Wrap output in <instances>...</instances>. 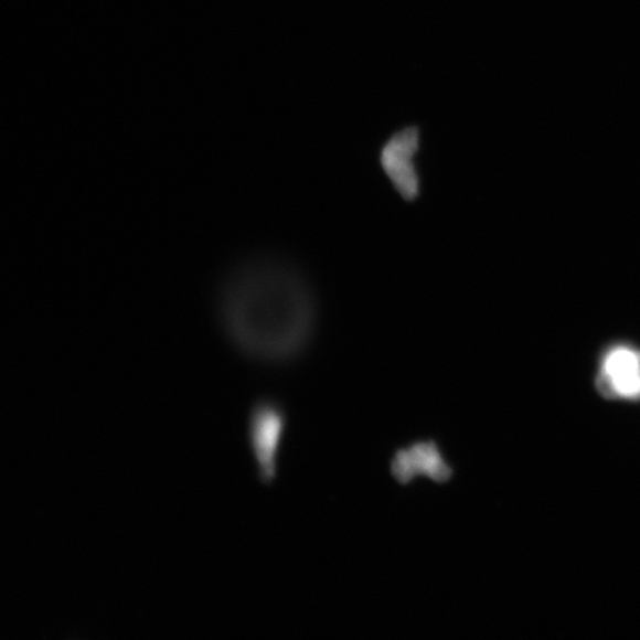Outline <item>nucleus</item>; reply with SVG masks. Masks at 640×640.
I'll return each instance as SVG.
<instances>
[{"instance_id":"f257e3e1","label":"nucleus","mask_w":640,"mask_h":640,"mask_svg":"<svg viewBox=\"0 0 640 640\" xmlns=\"http://www.w3.org/2000/svg\"><path fill=\"white\" fill-rule=\"evenodd\" d=\"M218 311L233 344L266 362L298 356L309 345L317 320L308 281L290 264L268 256L231 271L220 292Z\"/></svg>"},{"instance_id":"f03ea898","label":"nucleus","mask_w":640,"mask_h":640,"mask_svg":"<svg viewBox=\"0 0 640 640\" xmlns=\"http://www.w3.org/2000/svg\"><path fill=\"white\" fill-rule=\"evenodd\" d=\"M420 135L416 127L397 132L381 151V166L394 188L407 201L420 195V178L415 156L419 151Z\"/></svg>"},{"instance_id":"39448f33","label":"nucleus","mask_w":640,"mask_h":640,"mask_svg":"<svg viewBox=\"0 0 640 640\" xmlns=\"http://www.w3.org/2000/svg\"><path fill=\"white\" fill-rule=\"evenodd\" d=\"M285 426V415L277 407L265 406L253 415L250 441L265 479L274 478L276 474L277 456Z\"/></svg>"},{"instance_id":"7ed1b4c3","label":"nucleus","mask_w":640,"mask_h":640,"mask_svg":"<svg viewBox=\"0 0 640 640\" xmlns=\"http://www.w3.org/2000/svg\"><path fill=\"white\" fill-rule=\"evenodd\" d=\"M599 393L608 399H640V351L628 345L608 349L597 377Z\"/></svg>"},{"instance_id":"20e7f679","label":"nucleus","mask_w":640,"mask_h":640,"mask_svg":"<svg viewBox=\"0 0 640 640\" xmlns=\"http://www.w3.org/2000/svg\"><path fill=\"white\" fill-rule=\"evenodd\" d=\"M391 471L403 486L412 483L420 476L444 484L450 482L455 476L451 463L435 440L416 441L396 451L391 462Z\"/></svg>"}]
</instances>
